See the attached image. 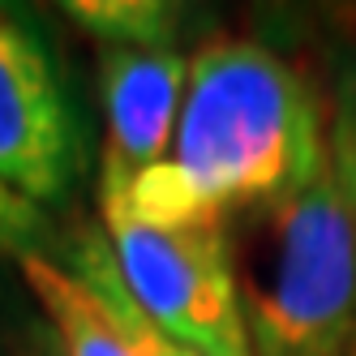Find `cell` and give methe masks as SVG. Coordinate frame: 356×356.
<instances>
[{
  "instance_id": "cell-1",
  "label": "cell",
  "mask_w": 356,
  "mask_h": 356,
  "mask_svg": "<svg viewBox=\"0 0 356 356\" xmlns=\"http://www.w3.org/2000/svg\"><path fill=\"white\" fill-rule=\"evenodd\" d=\"M326 155L322 104L262 43L215 39L189 56V86L168 159L138 176H104L99 211L142 223H219L292 189Z\"/></svg>"
},
{
  "instance_id": "cell-2",
  "label": "cell",
  "mask_w": 356,
  "mask_h": 356,
  "mask_svg": "<svg viewBox=\"0 0 356 356\" xmlns=\"http://www.w3.org/2000/svg\"><path fill=\"white\" fill-rule=\"evenodd\" d=\"M227 236L253 356H356V219L330 150Z\"/></svg>"
},
{
  "instance_id": "cell-3",
  "label": "cell",
  "mask_w": 356,
  "mask_h": 356,
  "mask_svg": "<svg viewBox=\"0 0 356 356\" xmlns=\"http://www.w3.org/2000/svg\"><path fill=\"white\" fill-rule=\"evenodd\" d=\"M104 236L124 292L155 330L197 356H253L227 227L142 223L124 211H104Z\"/></svg>"
},
{
  "instance_id": "cell-4",
  "label": "cell",
  "mask_w": 356,
  "mask_h": 356,
  "mask_svg": "<svg viewBox=\"0 0 356 356\" xmlns=\"http://www.w3.org/2000/svg\"><path fill=\"white\" fill-rule=\"evenodd\" d=\"M78 172V134L47 47L0 13V185L56 207Z\"/></svg>"
},
{
  "instance_id": "cell-5",
  "label": "cell",
  "mask_w": 356,
  "mask_h": 356,
  "mask_svg": "<svg viewBox=\"0 0 356 356\" xmlns=\"http://www.w3.org/2000/svg\"><path fill=\"white\" fill-rule=\"evenodd\" d=\"M108 104L104 176H138L168 159L181 120L189 60L176 47H99Z\"/></svg>"
},
{
  "instance_id": "cell-6",
  "label": "cell",
  "mask_w": 356,
  "mask_h": 356,
  "mask_svg": "<svg viewBox=\"0 0 356 356\" xmlns=\"http://www.w3.org/2000/svg\"><path fill=\"white\" fill-rule=\"evenodd\" d=\"M17 266L65 356H134V348L112 326L108 309L69 266L43 258V253H26V258H17Z\"/></svg>"
},
{
  "instance_id": "cell-7",
  "label": "cell",
  "mask_w": 356,
  "mask_h": 356,
  "mask_svg": "<svg viewBox=\"0 0 356 356\" xmlns=\"http://www.w3.org/2000/svg\"><path fill=\"white\" fill-rule=\"evenodd\" d=\"M69 270L82 279V284L95 292V300L108 309L112 326L120 330V339L134 348V356H197L189 348H181L176 339H168L163 330H155L142 314H138V305L134 296L124 292L120 284V270H116V258H112V245L104 232H82L78 241H73L69 249Z\"/></svg>"
},
{
  "instance_id": "cell-8",
  "label": "cell",
  "mask_w": 356,
  "mask_h": 356,
  "mask_svg": "<svg viewBox=\"0 0 356 356\" xmlns=\"http://www.w3.org/2000/svg\"><path fill=\"white\" fill-rule=\"evenodd\" d=\"M69 17L99 47H176V9L163 0H73Z\"/></svg>"
},
{
  "instance_id": "cell-9",
  "label": "cell",
  "mask_w": 356,
  "mask_h": 356,
  "mask_svg": "<svg viewBox=\"0 0 356 356\" xmlns=\"http://www.w3.org/2000/svg\"><path fill=\"white\" fill-rule=\"evenodd\" d=\"M326 150H330V168H335L339 193H343L348 211H352V219H356V60L339 73L335 95H330Z\"/></svg>"
},
{
  "instance_id": "cell-10",
  "label": "cell",
  "mask_w": 356,
  "mask_h": 356,
  "mask_svg": "<svg viewBox=\"0 0 356 356\" xmlns=\"http://www.w3.org/2000/svg\"><path fill=\"white\" fill-rule=\"evenodd\" d=\"M47 232V219L35 202L17 197L13 189L0 185V253H13V258H26L39 253V241Z\"/></svg>"
},
{
  "instance_id": "cell-11",
  "label": "cell",
  "mask_w": 356,
  "mask_h": 356,
  "mask_svg": "<svg viewBox=\"0 0 356 356\" xmlns=\"http://www.w3.org/2000/svg\"><path fill=\"white\" fill-rule=\"evenodd\" d=\"M26 356H65L60 352V343H56V335H52V326H35L31 330V339H26Z\"/></svg>"
}]
</instances>
